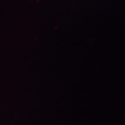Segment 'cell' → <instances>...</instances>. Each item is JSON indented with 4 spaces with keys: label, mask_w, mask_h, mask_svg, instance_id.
I'll use <instances>...</instances> for the list:
<instances>
[]
</instances>
